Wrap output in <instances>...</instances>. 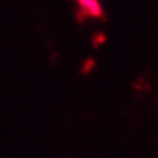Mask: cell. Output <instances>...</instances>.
Returning a JSON list of instances; mask_svg holds the SVG:
<instances>
[{"label": "cell", "instance_id": "cell-1", "mask_svg": "<svg viewBox=\"0 0 158 158\" xmlns=\"http://www.w3.org/2000/svg\"><path fill=\"white\" fill-rule=\"evenodd\" d=\"M78 5L88 15H94V17L102 15V8L97 0H78Z\"/></svg>", "mask_w": 158, "mask_h": 158}]
</instances>
